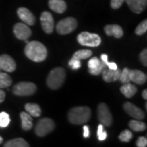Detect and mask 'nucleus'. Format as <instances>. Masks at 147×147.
<instances>
[{
  "label": "nucleus",
  "mask_w": 147,
  "mask_h": 147,
  "mask_svg": "<svg viewBox=\"0 0 147 147\" xmlns=\"http://www.w3.org/2000/svg\"><path fill=\"white\" fill-rule=\"evenodd\" d=\"M25 54L27 57L35 62L43 61L47 56L46 47L38 41L29 42L25 47Z\"/></svg>",
  "instance_id": "1"
},
{
  "label": "nucleus",
  "mask_w": 147,
  "mask_h": 147,
  "mask_svg": "<svg viewBox=\"0 0 147 147\" xmlns=\"http://www.w3.org/2000/svg\"><path fill=\"white\" fill-rule=\"evenodd\" d=\"M91 118V110L88 106L74 107L69 111V121L73 124H84Z\"/></svg>",
  "instance_id": "2"
},
{
  "label": "nucleus",
  "mask_w": 147,
  "mask_h": 147,
  "mask_svg": "<svg viewBox=\"0 0 147 147\" xmlns=\"http://www.w3.org/2000/svg\"><path fill=\"white\" fill-rule=\"evenodd\" d=\"M66 74L63 68L57 67L49 73L47 79V85L51 89H58L65 82Z\"/></svg>",
  "instance_id": "3"
},
{
  "label": "nucleus",
  "mask_w": 147,
  "mask_h": 147,
  "mask_svg": "<svg viewBox=\"0 0 147 147\" xmlns=\"http://www.w3.org/2000/svg\"><path fill=\"white\" fill-rule=\"evenodd\" d=\"M77 40L81 45L88 47H97L101 42V38L98 34L89 32L80 33L77 37Z\"/></svg>",
  "instance_id": "4"
},
{
  "label": "nucleus",
  "mask_w": 147,
  "mask_h": 147,
  "mask_svg": "<svg viewBox=\"0 0 147 147\" xmlns=\"http://www.w3.org/2000/svg\"><path fill=\"white\" fill-rule=\"evenodd\" d=\"M13 93L16 96H26L34 94L37 91L36 85L30 82H20L13 87Z\"/></svg>",
  "instance_id": "5"
},
{
  "label": "nucleus",
  "mask_w": 147,
  "mask_h": 147,
  "mask_svg": "<svg viewBox=\"0 0 147 147\" xmlns=\"http://www.w3.org/2000/svg\"><path fill=\"white\" fill-rule=\"evenodd\" d=\"M77 21L73 17H67L59 21L56 26L57 31L60 34H68L77 28Z\"/></svg>",
  "instance_id": "6"
},
{
  "label": "nucleus",
  "mask_w": 147,
  "mask_h": 147,
  "mask_svg": "<svg viewBox=\"0 0 147 147\" xmlns=\"http://www.w3.org/2000/svg\"><path fill=\"white\" fill-rule=\"evenodd\" d=\"M55 127V123L49 118H44L38 122L35 127V133L38 137H44L53 131Z\"/></svg>",
  "instance_id": "7"
},
{
  "label": "nucleus",
  "mask_w": 147,
  "mask_h": 147,
  "mask_svg": "<svg viewBox=\"0 0 147 147\" xmlns=\"http://www.w3.org/2000/svg\"><path fill=\"white\" fill-rule=\"evenodd\" d=\"M97 116L98 119L102 125H105V127H110L112 123V115L110 113V109L105 103H100L97 107Z\"/></svg>",
  "instance_id": "8"
},
{
  "label": "nucleus",
  "mask_w": 147,
  "mask_h": 147,
  "mask_svg": "<svg viewBox=\"0 0 147 147\" xmlns=\"http://www.w3.org/2000/svg\"><path fill=\"white\" fill-rule=\"evenodd\" d=\"M15 36L20 40H26L31 36V30L27 26L26 24L16 23L13 28Z\"/></svg>",
  "instance_id": "9"
},
{
  "label": "nucleus",
  "mask_w": 147,
  "mask_h": 147,
  "mask_svg": "<svg viewBox=\"0 0 147 147\" xmlns=\"http://www.w3.org/2000/svg\"><path fill=\"white\" fill-rule=\"evenodd\" d=\"M43 31L47 34L53 33L54 30V20L52 14L48 11H43L40 17Z\"/></svg>",
  "instance_id": "10"
},
{
  "label": "nucleus",
  "mask_w": 147,
  "mask_h": 147,
  "mask_svg": "<svg viewBox=\"0 0 147 147\" xmlns=\"http://www.w3.org/2000/svg\"><path fill=\"white\" fill-rule=\"evenodd\" d=\"M123 109L126 111L127 113L131 116L132 118L138 119V120H142L145 118V113L144 111L140 109L139 107H137L135 105H133L132 103L130 102H126L123 105Z\"/></svg>",
  "instance_id": "11"
},
{
  "label": "nucleus",
  "mask_w": 147,
  "mask_h": 147,
  "mask_svg": "<svg viewBox=\"0 0 147 147\" xmlns=\"http://www.w3.org/2000/svg\"><path fill=\"white\" fill-rule=\"evenodd\" d=\"M16 62L9 55L0 56V68L6 72H13L16 69Z\"/></svg>",
  "instance_id": "12"
},
{
  "label": "nucleus",
  "mask_w": 147,
  "mask_h": 147,
  "mask_svg": "<svg viewBox=\"0 0 147 147\" xmlns=\"http://www.w3.org/2000/svg\"><path fill=\"white\" fill-rule=\"evenodd\" d=\"M17 15L19 18L27 26H33L35 23V16L33 15L30 11L26 7H20L17 10Z\"/></svg>",
  "instance_id": "13"
},
{
  "label": "nucleus",
  "mask_w": 147,
  "mask_h": 147,
  "mask_svg": "<svg viewBox=\"0 0 147 147\" xmlns=\"http://www.w3.org/2000/svg\"><path fill=\"white\" fill-rule=\"evenodd\" d=\"M129 8L134 13L140 14L146 8L147 0H125Z\"/></svg>",
  "instance_id": "14"
},
{
  "label": "nucleus",
  "mask_w": 147,
  "mask_h": 147,
  "mask_svg": "<svg viewBox=\"0 0 147 147\" xmlns=\"http://www.w3.org/2000/svg\"><path fill=\"white\" fill-rule=\"evenodd\" d=\"M120 74L121 71L119 68H117L116 69H110L108 67H106L102 71L101 74H102V78L104 79V81L107 83H111L119 79Z\"/></svg>",
  "instance_id": "15"
},
{
  "label": "nucleus",
  "mask_w": 147,
  "mask_h": 147,
  "mask_svg": "<svg viewBox=\"0 0 147 147\" xmlns=\"http://www.w3.org/2000/svg\"><path fill=\"white\" fill-rule=\"evenodd\" d=\"M130 81H132L133 83L137 84H144L147 80L146 74L142 72L141 70L137 69H130Z\"/></svg>",
  "instance_id": "16"
},
{
  "label": "nucleus",
  "mask_w": 147,
  "mask_h": 147,
  "mask_svg": "<svg viewBox=\"0 0 147 147\" xmlns=\"http://www.w3.org/2000/svg\"><path fill=\"white\" fill-rule=\"evenodd\" d=\"M105 32L108 36H114L116 38H120L123 35V30L119 25H107Z\"/></svg>",
  "instance_id": "17"
},
{
  "label": "nucleus",
  "mask_w": 147,
  "mask_h": 147,
  "mask_svg": "<svg viewBox=\"0 0 147 147\" xmlns=\"http://www.w3.org/2000/svg\"><path fill=\"white\" fill-rule=\"evenodd\" d=\"M48 5L51 10L57 13H63L67 8L66 3L64 0H49Z\"/></svg>",
  "instance_id": "18"
},
{
  "label": "nucleus",
  "mask_w": 147,
  "mask_h": 147,
  "mask_svg": "<svg viewBox=\"0 0 147 147\" xmlns=\"http://www.w3.org/2000/svg\"><path fill=\"white\" fill-rule=\"evenodd\" d=\"M21 127L24 131H30L33 127L32 116L30 115L27 112H21Z\"/></svg>",
  "instance_id": "19"
},
{
  "label": "nucleus",
  "mask_w": 147,
  "mask_h": 147,
  "mask_svg": "<svg viewBox=\"0 0 147 147\" xmlns=\"http://www.w3.org/2000/svg\"><path fill=\"white\" fill-rule=\"evenodd\" d=\"M120 92L127 98H131V96H133L137 93V88H136V86L132 85L130 83H127V84H123V85L121 87Z\"/></svg>",
  "instance_id": "20"
},
{
  "label": "nucleus",
  "mask_w": 147,
  "mask_h": 147,
  "mask_svg": "<svg viewBox=\"0 0 147 147\" xmlns=\"http://www.w3.org/2000/svg\"><path fill=\"white\" fill-rule=\"evenodd\" d=\"M25 109L27 113L33 117H39L42 114L40 106L35 103H27L25 105Z\"/></svg>",
  "instance_id": "21"
},
{
  "label": "nucleus",
  "mask_w": 147,
  "mask_h": 147,
  "mask_svg": "<svg viewBox=\"0 0 147 147\" xmlns=\"http://www.w3.org/2000/svg\"><path fill=\"white\" fill-rule=\"evenodd\" d=\"M5 147H29L30 145L27 143L24 139H22L21 137L19 138H15L10 140L8 142H6L4 144Z\"/></svg>",
  "instance_id": "22"
},
{
  "label": "nucleus",
  "mask_w": 147,
  "mask_h": 147,
  "mask_svg": "<svg viewBox=\"0 0 147 147\" xmlns=\"http://www.w3.org/2000/svg\"><path fill=\"white\" fill-rule=\"evenodd\" d=\"M129 127L134 131H143L146 129V124L138 119H134L129 122Z\"/></svg>",
  "instance_id": "23"
},
{
  "label": "nucleus",
  "mask_w": 147,
  "mask_h": 147,
  "mask_svg": "<svg viewBox=\"0 0 147 147\" xmlns=\"http://www.w3.org/2000/svg\"><path fill=\"white\" fill-rule=\"evenodd\" d=\"M11 83H12L11 78L7 74L0 72V88H8Z\"/></svg>",
  "instance_id": "24"
},
{
  "label": "nucleus",
  "mask_w": 147,
  "mask_h": 147,
  "mask_svg": "<svg viewBox=\"0 0 147 147\" xmlns=\"http://www.w3.org/2000/svg\"><path fill=\"white\" fill-rule=\"evenodd\" d=\"M92 55V52L88 49H83V50H79L77 52H75L74 54V57L78 58L79 60H84L87 58L90 57Z\"/></svg>",
  "instance_id": "25"
},
{
  "label": "nucleus",
  "mask_w": 147,
  "mask_h": 147,
  "mask_svg": "<svg viewBox=\"0 0 147 147\" xmlns=\"http://www.w3.org/2000/svg\"><path fill=\"white\" fill-rule=\"evenodd\" d=\"M107 66H106V65L105 63L103 61H101L100 60V64L96 66V67H95L93 69H89V73L91 74H92V75H99L100 74L102 73V71L106 68Z\"/></svg>",
  "instance_id": "26"
},
{
  "label": "nucleus",
  "mask_w": 147,
  "mask_h": 147,
  "mask_svg": "<svg viewBox=\"0 0 147 147\" xmlns=\"http://www.w3.org/2000/svg\"><path fill=\"white\" fill-rule=\"evenodd\" d=\"M10 116L6 112L0 113V127H7L10 123Z\"/></svg>",
  "instance_id": "27"
},
{
  "label": "nucleus",
  "mask_w": 147,
  "mask_h": 147,
  "mask_svg": "<svg viewBox=\"0 0 147 147\" xmlns=\"http://www.w3.org/2000/svg\"><path fill=\"white\" fill-rule=\"evenodd\" d=\"M129 73H130V69L128 68H124L120 74V77H119V80L121 81L122 84H127L130 83V76H129Z\"/></svg>",
  "instance_id": "28"
},
{
  "label": "nucleus",
  "mask_w": 147,
  "mask_h": 147,
  "mask_svg": "<svg viewBox=\"0 0 147 147\" xmlns=\"http://www.w3.org/2000/svg\"><path fill=\"white\" fill-rule=\"evenodd\" d=\"M147 30V21L146 20H144L142 21L136 28V30L135 33L137 34V35H142L144 34Z\"/></svg>",
  "instance_id": "29"
},
{
  "label": "nucleus",
  "mask_w": 147,
  "mask_h": 147,
  "mask_svg": "<svg viewBox=\"0 0 147 147\" xmlns=\"http://www.w3.org/2000/svg\"><path fill=\"white\" fill-rule=\"evenodd\" d=\"M119 138V140H120L121 142H130L131 139L132 138V133L129 130H124V131H123L121 132Z\"/></svg>",
  "instance_id": "30"
},
{
  "label": "nucleus",
  "mask_w": 147,
  "mask_h": 147,
  "mask_svg": "<svg viewBox=\"0 0 147 147\" xmlns=\"http://www.w3.org/2000/svg\"><path fill=\"white\" fill-rule=\"evenodd\" d=\"M69 65L73 69L76 70V69H79L81 67L80 60L78 59V58H75L73 57L70 59V61H69Z\"/></svg>",
  "instance_id": "31"
},
{
  "label": "nucleus",
  "mask_w": 147,
  "mask_h": 147,
  "mask_svg": "<svg viewBox=\"0 0 147 147\" xmlns=\"http://www.w3.org/2000/svg\"><path fill=\"white\" fill-rule=\"evenodd\" d=\"M100 62V59H98L97 57H93L92 59H90L88 63V69H93L95 67H96Z\"/></svg>",
  "instance_id": "32"
},
{
  "label": "nucleus",
  "mask_w": 147,
  "mask_h": 147,
  "mask_svg": "<svg viewBox=\"0 0 147 147\" xmlns=\"http://www.w3.org/2000/svg\"><path fill=\"white\" fill-rule=\"evenodd\" d=\"M124 1L125 0H111L110 1V6L113 9H118L124 3Z\"/></svg>",
  "instance_id": "33"
},
{
  "label": "nucleus",
  "mask_w": 147,
  "mask_h": 147,
  "mask_svg": "<svg viewBox=\"0 0 147 147\" xmlns=\"http://www.w3.org/2000/svg\"><path fill=\"white\" fill-rule=\"evenodd\" d=\"M140 60L142 63L144 65V66H147V50L144 49L142 50V53H140Z\"/></svg>",
  "instance_id": "34"
},
{
  "label": "nucleus",
  "mask_w": 147,
  "mask_h": 147,
  "mask_svg": "<svg viewBox=\"0 0 147 147\" xmlns=\"http://www.w3.org/2000/svg\"><path fill=\"white\" fill-rule=\"evenodd\" d=\"M136 146L137 147H146L147 146V139L146 137H140L137 141Z\"/></svg>",
  "instance_id": "35"
},
{
  "label": "nucleus",
  "mask_w": 147,
  "mask_h": 147,
  "mask_svg": "<svg viewBox=\"0 0 147 147\" xmlns=\"http://www.w3.org/2000/svg\"><path fill=\"white\" fill-rule=\"evenodd\" d=\"M105 65H106V66L108 67L110 69H116L118 68V66H117V65L115 62H109V61H106L105 62Z\"/></svg>",
  "instance_id": "36"
},
{
  "label": "nucleus",
  "mask_w": 147,
  "mask_h": 147,
  "mask_svg": "<svg viewBox=\"0 0 147 147\" xmlns=\"http://www.w3.org/2000/svg\"><path fill=\"white\" fill-rule=\"evenodd\" d=\"M90 131H89V127L87 126V125H84V137L85 138H88L89 137Z\"/></svg>",
  "instance_id": "37"
},
{
  "label": "nucleus",
  "mask_w": 147,
  "mask_h": 147,
  "mask_svg": "<svg viewBox=\"0 0 147 147\" xmlns=\"http://www.w3.org/2000/svg\"><path fill=\"white\" fill-rule=\"evenodd\" d=\"M97 137H98V139L100 141H105V139H106V137H107V133H106V131L103 130V131L100 133V135H98Z\"/></svg>",
  "instance_id": "38"
},
{
  "label": "nucleus",
  "mask_w": 147,
  "mask_h": 147,
  "mask_svg": "<svg viewBox=\"0 0 147 147\" xmlns=\"http://www.w3.org/2000/svg\"><path fill=\"white\" fill-rule=\"evenodd\" d=\"M5 92L0 89V103H2V102L4 101V100H5Z\"/></svg>",
  "instance_id": "39"
},
{
  "label": "nucleus",
  "mask_w": 147,
  "mask_h": 147,
  "mask_svg": "<svg viewBox=\"0 0 147 147\" xmlns=\"http://www.w3.org/2000/svg\"><path fill=\"white\" fill-rule=\"evenodd\" d=\"M102 131H103V125L100 123V124H99L98 127H97V136H98V135H100Z\"/></svg>",
  "instance_id": "40"
},
{
  "label": "nucleus",
  "mask_w": 147,
  "mask_h": 147,
  "mask_svg": "<svg viewBox=\"0 0 147 147\" xmlns=\"http://www.w3.org/2000/svg\"><path fill=\"white\" fill-rule=\"evenodd\" d=\"M142 97L145 99V100H146L147 99V90L145 89L143 92H142Z\"/></svg>",
  "instance_id": "41"
},
{
  "label": "nucleus",
  "mask_w": 147,
  "mask_h": 147,
  "mask_svg": "<svg viewBox=\"0 0 147 147\" xmlns=\"http://www.w3.org/2000/svg\"><path fill=\"white\" fill-rule=\"evenodd\" d=\"M2 142H3V137L0 136V144H2Z\"/></svg>",
  "instance_id": "42"
},
{
  "label": "nucleus",
  "mask_w": 147,
  "mask_h": 147,
  "mask_svg": "<svg viewBox=\"0 0 147 147\" xmlns=\"http://www.w3.org/2000/svg\"><path fill=\"white\" fill-rule=\"evenodd\" d=\"M1 70H2V69H1V68H0V71H1Z\"/></svg>",
  "instance_id": "43"
}]
</instances>
